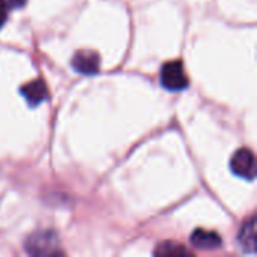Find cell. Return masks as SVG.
Returning a JSON list of instances; mask_svg holds the SVG:
<instances>
[{
  "instance_id": "obj_1",
  "label": "cell",
  "mask_w": 257,
  "mask_h": 257,
  "mask_svg": "<svg viewBox=\"0 0 257 257\" xmlns=\"http://www.w3.org/2000/svg\"><path fill=\"white\" fill-rule=\"evenodd\" d=\"M57 236L54 232L44 230L36 232L26 241V251L33 256H51V254H62L57 250Z\"/></svg>"
},
{
  "instance_id": "obj_2",
  "label": "cell",
  "mask_w": 257,
  "mask_h": 257,
  "mask_svg": "<svg viewBox=\"0 0 257 257\" xmlns=\"http://www.w3.org/2000/svg\"><path fill=\"white\" fill-rule=\"evenodd\" d=\"M161 84L167 90H184L188 87V77L185 74L184 65L179 60L167 62L161 68Z\"/></svg>"
},
{
  "instance_id": "obj_3",
  "label": "cell",
  "mask_w": 257,
  "mask_h": 257,
  "mask_svg": "<svg viewBox=\"0 0 257 257\" xmlns=\"http://www.w3.org/2000/svg\"><path fill=\"white\" fill-rule=\"evenodd\" d=\"M230 170L239 178L253 181L256 178L257 173L254 154L247 148H242V149L236 151L233 154L232 160H230Z\"/></svg>"
},
{
  "instance_id": "obj_4",
  "label": "cell",
  "mask_w": 257,
  "mask_h": 257,
  "mask_svg": "<svg viewBox=\"0 0 257 257\" xmlns=\"http://www.w3.org/2000/svg\"><path fill=\"white\" fill-rule=\"evenodd\" d=\"M71 65L77 72L92 75L99 71V56L93 51H78L74 54Z\"/></svg>"
},
{
  "instance_id": "obj_5",
  "label": "cell",
  "mask_w": 257,
  "mask_h": 257,
  "mask_svg": "<svg viewBox=\"0 0 257 257\" xmlns=\"http://www.w3.org/2000/svg\"><path fill=\"white\" fill-rule=\"evenodd\" d=\"M21 95L26 98L29 105L35 107V105H39L41 102H44L45 99H48V89H47L45 81L38 78V80H33V81L24 84L21 87Z\"/></svg>"
},
{
  "instance_id": "obj_6",
  "label": "cell",
  "mask_w": 257,
  "mask_h": 257,
  "mask_svg": "<svg viewBox=\"0 0 257 257\" xmlns=\"http://www.w3.org/2000/svg\"><path fill=\"white\" fill-rule=\"evenodd\" d=\"M191 244L199 250H217L223 245V239L217 232L196 229L191 235Z\"/></svg>"
},
{
  "instance_id": "obj_7",
  "label": "cell",
  "mask_w": 257,
  "mask_h": 257,
  "mask_svg": "<svg viewBox=\"0 0 257 257\" xmlns=\"http://www.w3.org/2000/svg\"><path fill=\"white\" fill-rule=\"evenodd\" d=\"M239 245L241 248L248 253V254H254L256 253V218L251 217L250 220H247L241 230H239V236H238Z\"/></svg>"
},
{
  "instance_id": "obj_8",
  "label": "cell",
  "mask_w": 257,
  "mask_h": 257,
  "mask_svg": "<svg viewBox=\"0 0 257 257\" xmlns=\"http://www.w3.org/2000/svg\"><path fill=\"white\" fill-rule=\"evenodd\" d=\"M157 256H190L191 253L178 242H163L155 250Z\"/></svg>"
},
{
  "instance_id": "obj_9",
  "label": "cell",
  "mask_w": 257,
  "mask_h": 257,
  "mask_svg": "<svg viewBox=\"0 0 257 257\" xmlns=\"http://www.w3.org/2000/svg\"><path fill=\"white\" fill-rule=\"evenodd\" d=\"M8 3L5 0H0V27L6 23L8 18Z\"/></svg>"
},
{
  "instance_id": "obj_10",
  "label": "cell",
  "mask_w": 257,
  "mask_h": 257,
  "mask_svg": "<svg viewBox=\"0 0 257 257\" xmlns=\"http://www.w3.org/2000/svg\"><path fill=\"white\" fill-rule=\"evenodd\" d=\"M26 0H9V5L8 6H12V8H21L24 6Z\"/></svg>"
}]
</instances>
